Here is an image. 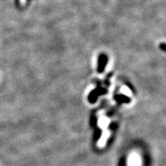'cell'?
<instances>
[{"mask_svg":"<svg viewBox=\"0 0 166 166\" xmlns=\"http://www.w3.org/2000/svg\"><path fill=\"white\" fill-rule=\"evenodd\" d=\"M106 62H107L106 57L104 55H102L99 59V65H98V70L100 72H102L103 69H104L105 66H106Z\"/></svg>","mask_w":166,"mask_h":166,"instance_id":"1","label":"cell"},{"mask_svg":"<svg viewBox=\"0 0 166 166\" xmlns=\"http://www.w3.org/2000/svg\"><path fill=\"white\" fill-rule=\"evenodd\" d=\"M139 161L138 158L135 155H132L130 159V162H129V165L130 166H138L139 165Z\"/></svg>","mask_w":166,"mask_h":166,"instance_id":"2","label":"cell"}]
</instances>
